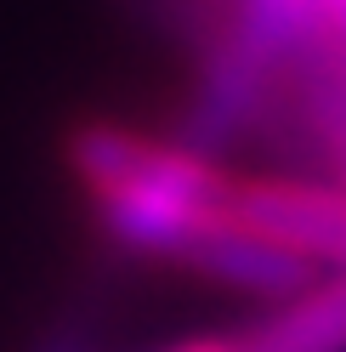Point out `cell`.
I'll use <instances>...</instances> for the list:
<instances>
[{"instance_id": "1", "label": "cell", "mask_w": 346, "mask_h": 352, "mask_svg": "<svg viewBox=\"0 0 346 352\" xmlns=\"http://www.w3.org/2000/svg\"><path fill=\"white\" fill-rule=\"evenodd\" d=\"M80 176L97 193L102 222L131 250L176 256L193 228L227 199V176L193 142H148L131 131H91L80 148Z\"/></svg>"}, {"instance_id": "2", "label": "cell", "mask_w": 346, "mask_h": 352, "mask_svg": "<svg viewBox=\"0 0 346 352\" xmlns=\"http://www.w3.org/2000/svg\"><path fill=\"white\" fill-rule=\"evenodd\" d=\"M227 210L295 250L307 267L346 278V182H227Z\"/></svg>"}, {"instance_id": "3", "label": "cell", "mask_w": 346, "mask_h": 352, "mask_svg": "<svg viewBox=\"0 0 346 352\" xmlns=\"http://www.w3.org/2000/svg\"><path fill=\"white\" fill-rule=\"evenodd\" d=\"M233 352H346V278L341 273H330L323 284L307 278L255 329H244Z\"/></svg>"}, {"instance_id": "4", "label": "cell", "mask_w": 346, "mask_h": 352, "mask_svg": "<svg viewBox=\"0 0 346 352\" xmlns=\"http://www.w3.org/2000/svg\"><path fill=\"white\" fill-rule=\"evenodd\" d=\"M182 352H233V341H205V346H182Z\"/></svg>"}]
</instances>
